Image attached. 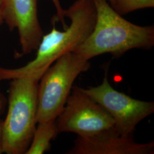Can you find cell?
<instances>
[{
	"mask_svg": "<svg viewBox=\"0 0 154 154\" xmlns=\"http://www.w3.org/2000/svg\"><path fill=\"white\" fill-rule=\"evenodd\" d=\"M96 11L93 30L72 51L86 60L105 53L114 57L133 49H150L154 45V26H142L123 18L109 0H92Z\"/></svg>",
	"mask_w": 154,
	"mask_h": 154,
	"instance_id": "cell-1",
	"label": "cell"
},
{
	"mask_svg": "<svg viewBox=\"0 0 154 154\" xmlns=\"http://www.w3.org/2000/svg\"><path fill=\"white\" fill-rule=\"evenodd\" d=\"M65 17L71 20L69 26L59 31L54 25L43 35L37 49L35 58L18 69L0 67V79L8 80L25 76L39 71H46L57 59L82 44L93 30L96 11L92 0H76L67 10Z\"/></svg>",
	"mask_w": 154,
	"mask_h": 154,
	"instance_id": "cell-2",
	"label": "cell"
},
{
	"mask_svg": "<svg viewBox=\"0 0 154 154\" xmlns=\"http://www.w3.org/2000/svg\"><path fill=\"white\" fill-rule=\"evenodd\" d=\"M46 71L13 79L8 94V109L4 120V152L25 154L36 128L38 88Z\"/></svg>",
	"mask_w": 154,
	"mask_h": 154,
	"instance_id": "cell-3",
	"label": "cell"
},
{
	"mask_svg": "<svg viewBox=\"0 0 154 154\" xmlns=\"http://www.w3.org/2000/svg\"><path fill=\"white\" fill-rule=\"evenodd\" d=\"M45 72L38 88L37 123L57 119L63 110L77 77L90 63L72 51L62 55Z\"/></svg>",
	"mask_w": 154,
	"mask_h": 154,
	"instance_id": "cell-4",
	"label": "cell"
},
{
	"mask_svg": "<svg viewBox=\"0 0 154 154\" xmlns=\"http://www.w3.org/2000/svg\"><path fill=\"white\" fill-rule=\"evenodd\" d=\"M57 122L58 132H73L81 137L115 129L110 114L78 87H72Z\"/></svg>",
	"mask_w": 154,
	"mask_h": 154,
	"instance_id": "cell-5",
	"label": "cell"
},
{
	"mask_svg": "<svg viewBox=\"0 0 154 154\" xmlns=\"http://www.w3.org/2000/svg\"><path fill=\"white\" fill-rule=\"evenodd\" d=\"M80 89L110 114L116 131L122 135L132 134L138 123L154 113V102L134 99L116 90L109 82L107 74L101 85Z\"/></svg>",
	"mask_w": 154,
	"mask_h": 154,
	"instance_id": "cell-6",
	"label": "cell"
},
{
	"mask_svg": "<svg viewBox=\"0 0 154 154\" xmlns=\"http://www.w3.org/2000/svg\"><path fill=\"white\" fill-rule=\"evenodd\" d=\"M0 9L9 29H17L22 54L37 50L44 35L38 17L37 0H1Z\"/></svg>",
	"mask_w": 154,
	"mask_h": 154,
	"instance_id": "cell-7",
	"label": "cell"
},
{
	"mask_svg": "<svg viewBox=\"0 0 154 154\" xmlns=\"http://www.w3.org/2000/svg\"><path fill=\"white\" fill-rule=\"evenodd\" d=\"M154 151V142L138 143L132 134L122 135L112 129L93 136H78L67 154H151Z\"/></svg>",
	"mask_w": 154,
	"mask_h": 154,
	"instance_id": "cell-8",
	"label": "cell"
},
{
	"mask_svg": "<svg viewBox=\"0 0 154 154\" xmlns=\"http://www.w3.org/2000/svg\"><path fill=\"white\" fill-rule=\"evenodd\" d=\"M26 154H42L50 149V142L59 133L57 119L38 122Z\"/></svg>",
	"mask_w": 154,
	"mask_h": 154,
	"instance_id": "cell-9",
	"label": "cell"
},
{
	"mask_svg": "<svg viewBox=\"0 0 154 154\" xmlns=\"http://www.w3.org/2000/svg\"><path fill=\"white\" fill-rule=\"evenodd\" d=\"M154 6V0H115L112 8L122 16L132 11Z\"/></svg>",
	"mask_w": 154,
	"mask_h": 154,
	"instance_id": "cell-10",
	"label": "cell"
},
{
	"mask_svg": "<svg viewBox=\"0 0 154 154\" xmlns=\"http://www.w3.org/2000/svg\"><path fill=\"white\" fill-rule=\"evenodd\" d=\"M51 1L53 2L54 5L55 6L57 11L55 18L53 19L54 22L60 21L62 23L64 29H65L67 28L68 26L66 25L65 21V10L62 8L60 0H51Z\"/></svg>",
	"mask_w": 154,
	"mask_h": 154,
	"instance_id": "cell-11",
	"label": "cell"
},
{
	"mask_svg": "<svg viewBox=\"0 0 154 154\" xmlns=\"http://www.w3.org/2000/svg\"><path fill=\"white\" fill-rule=\"evenodd\" d=\"M0 79V82H1ZM8 100L6 98L5 95L2 93L1 89V85H0V116H2L5 109L6 106L7 105Z\"/></svg>",
	"mask_w": 154,
	"mask_h": 154,
	"instance_id": "cell-12",
	"label": "cell"
},
{
	"mask_svg": "<svg viewBox=\"0 0 154 154\" xmlns=\"http://www.w3.org/2000/svg\"><path fill=\"white\" fill-rule=\"evenodd\" d=\"M4 120L0 119V154L4 152L2 144V132H3Z\"/></svg>",
	"mask_w": 154,
	"mask_h": 154,
	"instance_id": "cell-13",
	"label": "cell"
},
{
	"mask_svg": "<svg viewBox=\"0 0 154 154\" xmlns=\"http://www.w3.org/2000/svg\"><path fill=\"white\" fill-rule=\"evenodd\" d=\"M1 0H0V4H1ZM3 21H4V20H3V18H2V14H1V9H0V25H1Z\"/></svg>",
	"mask_w": 154,
	"mask_h": 154,
	"instance_id": "cell-14",
	"label": "cell"
},
{
	"mask_svg": "<svg viewBox=\"0 0 154 154\" xmlns=\"http://www.w3.org/2000/svg\"><path fill=\"white\" fill-rule=\"evenodd\" d=\"M109 2H110V4L111 5V6L112 7L114 6V4L115 0H109Z\"/></svg>",
	"mask_w": 154,
	"mask_h": 154,
	"instance_id": "cell-15",
	"label": "cell"
}]
</instances>
